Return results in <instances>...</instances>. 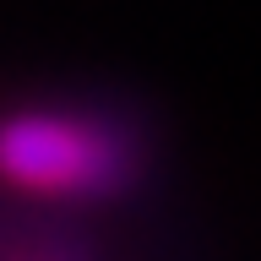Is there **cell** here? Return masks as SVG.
I'll list each match as a JSON object with an SVG mask.
<instances>
[{
    "label": "cell",
    "mask_w": 261,
    "mask_h": 261,
    "mask_svg": "<svg viewBox=\"0 0 261 261\" xmlns=\"http://www.w3.org/2000/svg\"><path fill=\"white\" fill-rule=\"evenodd\" d=\"M125 152L87 120L65 114H16L0 125V179L38 196H93L109 191Z\"/></svg>",
    "instance_id": "1"
}]
</instances>
